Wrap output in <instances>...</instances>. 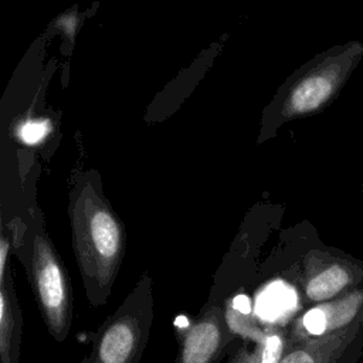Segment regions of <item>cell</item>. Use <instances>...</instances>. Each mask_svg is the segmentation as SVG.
Segmentation results:
<instances>
[{"label": "cell", "mask_w": 363, "mask_h": 363, "mask_svg": "<svg viewBox=\"0 0 363 363\" xmlns=\"http://www.w3.org/2000/svg\"><path fill=\"white\" fill-rule=\"evenodd\" d=\"M72 237L86 296L102 305L111 292L123 252V230L106 203L86 186L72 208Z\"/></svg>", "instance_id": "cell-1"}, {"label": "cell", "mask_w": 363, "mask_h": 363, "mask_svg": "<svg viewBox=\"0 0 363 363\" xmlns=\"http://www.w3.org/2000/svg\"><path fill=\"white\" fill-rule=\"evenodd\" d=\"M363 60V43L352 40L330 47L303 65L284 91L279 118L282 121L315 115L340 95Z\"/></svg>", "instance_id": "cell-2"}, {"label": "cell", "mask_w": 363, "mask_h": 363, "mask_svg": "<svg viewBox=\"0 0 363 363\" xmlns=\"http://www.w3.org/2000/svg\"><path fill=\"white\" fill-rule=\"evenodd\" d=\"M153 319L149 285H139L92 335L91 352L79 363H139Z\"/></svg>", "instance_id": "cell-3"}, {"label": "cell", "mask_w": 363, "mask_h": 363, "mask_svg": "<svg viewBox=\"0 0 363 363\" xmlns=\"http://www.w3.org/2000/svg\"><path fill=\"white\" fill-rule=\"evenodd\" d=\"M301 295L315 306L363 288V259L316 242L303 257L299 274Z\"/></svg>", "instance_id": "cell-4"}, {"label": "cell", "mask_w": 363, "mask_h": 363, "mask_svg": "<svg viewBox=\"0 0 363 363\" xmlns=\"http://www.w3.org/2000/svg\"><path fill=\"white\" fill-rule=\"evenodd\" d=\"M31 278L33 291L51 337L55 342H64L72 320L71 286L55 251L45 237H35Z\"/></svg>", "instance_id": "cell-5"}, {"label": "cell", "mask_w": 363, "mask_h": 363, "mask_svg": "<svg viewBox=\"0 0 363 363\" xmlns=\"http://www.w3.org/2000/svg\"><path fill=\"white\" fill-rule=\"evenodd\" d=\"M177 354L174 363H218L235 336L230 332L218 305L206 309L187 323H176Z\"/></svg>", "instance_id": "cell-6"}, {"label": "cell", "mask_w": 363, "mask_h": 363, "mask_svg": "<svg viewBox=\"0 0 363 363\" xmlns=\"http://www.w3.org/2000/svg\"><path fill=\"white\" fill-rule=\"evenodd\" d=\"M362 356L363 315L350 326L323 336H289L279 363H359Z\"/></svg>", "instance_id": "cell-7"}, {"label": "cell", "mask_w": 363, "mask_h": 363, "mask_svg": "<svg viewBox=\"0 0 363 363\" xmlns=\"http://www.w3.org/2000/svg\"><path fill=\"white\" fill-rule=\"evenodd\" d=\"M363 315V288L306 309L288 328L289 336L318 337L350 326Z\"/></svg>", "instance_id": "cell-8"}, {"label": "cell", "mask_w": 363, "mask_h": 363, "mask_svg": "<svg viewBox=\"0 0 363 363\" xmlns=\"http://www.w3.org/2000/svg\"><path fill=\"white\" fill-rule=\"evenodd\" d=\"M23 318L17 301L6 282L0 289V363H20Z\"/></svg>", "instance_id": "cell-9"}, {"label": "cell", "mask_w": 363, "mask_h": 363, "mask_svg": "<svg viewBox=\"0 0 363 363\" xmlns=\"http://www.w3.org/2000/svg\"><path fill=\"white\" fill-rule=\"evenodd\" d=\"M296 305L295 294L282 284H274L268 286L262 295L259 294L257 299V316L267 322V328L281 326L278 322L284 315L289 313ZM284 328V326H281Z\"/></svg>", "instance_id": "cell-10"}, {"label": "cell", "mask_w": 363, "mask_h": 363, "mask_svg": "<svg viewBox=\"0 0 363 363\" xmlns=\"http://www.w3.org/2000/svg\"><path fill=\"white\" fill-rule=\"evenodd\" d=\"M289 339L288 328H267L265 335L251 349L250 363H279Z\"/></svg>", "instance_id": "cell-11"}, {"label": "cell", "mask_w": 363, "mask_h": 363, "mask_svg": "<svg viewBox=\"0 0 363 363\" xmlns=\"http://www.w3.org/2000/svg\"><path fill=\"white\" fill-rule=\"evenodd\" d=\"M51 130V122L48 119H30L21 123L17 129V136L26 145L40 143Z\"/></svg>", "instance_id": "cell-12"}, {"label": "cell", "mask_w": 363, "mask_h": 363, "mask_svg": "<svg viewBox=\"0 0 363 363\" xmlns=\"http://www.w3.org/2000/svg\"><path fill=\"white\" fill-rule=\"evenodd\" d=\"M250 356H251V350L248 345L242 343L234 352L230 353L227 363H250Z\"/></svg>", "instance_id": "cell-13"}, {"label": "cell", "mask_w": 363, "mask_h": 363, "mask_svg": "<svg viewBox=\"0 0 363 363\" xmlns=\"http://www.w3.org/2000/svg\"><path fill=\"white\" fill-rule=\"evenodd\" d=\"M7 254H9V241L4 237H1V241H0V284L4 282Z\"/></svg>", "instance_id": "cell-14"}, {"label": "cell", "mask_w": 363, "mask_h": 363, "mask_svg": "<svg viewBox=\"0 0 363 363\" xmlns=\"http://www.w3.org/2000/svg\"><path fill=\"white\" fill-rule=\"evenodd\" d=\"M58 26L64 27V28H65V33H68V34L72 35L74 31H75L77 23H75V18H74L72 16H64V17H61V18L58 20Z\"/></svg>", "instance_id": "cell-15"}, {"label": "cell", "mask_w": 363, "mask_h": 363, "mask_svg": "<svg viewBox=\"0 0 363 363\" xmlns=\"http://www.w3.org/2000/svg\"><path fill=\"white\" fill-rule=\"evenodd\" d=\"M362 194H363V180H362Z\"/></svg>", "instance_id": "cell-16"}]
</instances>
